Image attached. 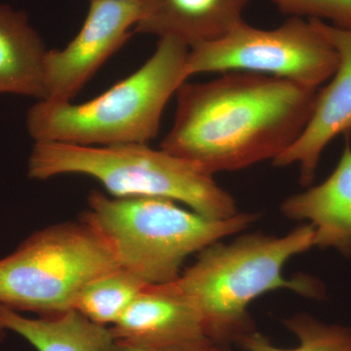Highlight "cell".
Segmentation results:
<instances>
[{
	"instance_id": "cell-1",
	"label": "cell",
	"mask_w": 351,
	"mask_h": 351,
	"mask_svg": "<svg viewBox=\"0 0 351 351\" xmlns=\"http://www.w3.org/2000/svg\"><path fill=\"white\" fill-rule=\"evenodd\" d=\"M317 92L246 71L186 82L176 93L174 122L160 149L212 175L272 161L304 131Z\"/></svg>"
},
{
	"instance_id": "cell-2",
	"label": "cell",
	"mask_w": 351,
	"mask_h": 351,
	"mask_svg": "<svg viewBox=\"0 0 351 351\" xmlns=\"http://www.w3.org/2000/svg\"><path fill=\"white\" fill-rule=\"evenodd\" d=\"M314 248V228L300 226L282 237L248 233L199 252L195 263L169 282L199 314L207 338L217 345H239L256 331L248 307L270 291H292L309 299L325 297L320 280L309 276L286 278V263Z\"/></svg>"
},
{
	"instance_id": "cell-3",
	"label": "cell",
	"mask_w": 351,
	"mask_h": 351,
	"mask_svg": "<svg viewBox=\"0 0 351 351\" xmlns=\"http://www.w3.org/2000/svg\"><path fill=\"white\" fill-rule=\"evenodd\" d=\"M189 47L158 39L151 58L100 96L82 104L39 100L25 117L34 143L84 147L149 144L173 95L188 80Z\"/></svg>"
},
{
	"instance_id": "cell-4",
	"label": "cell",
	"mask_w": 351,
	"mask_h": 351,
	"mask_svg": "<svg viewBox=\"0 0 351 351\" xmlns=\"http://www.w3.org/2000/svg\"><path fill=\"white\" fill-rule=\"evenodd\" d=\"M258 215L214 219L159 197L119 198L94 191L80 221L89 226L122 269L147 285L172 282L184 261L210 245L244 232Z\"/></svg>"
},
{
	"instance_id": "cell-5",
	"label": "cell",
	"mask_w": 351,
	"mask_h": 351,
	"mask_svg": "<svg viewBox=\"0 0 351 351\" xmlns=\"http://www.w3.org/2000/svg\"><path fill=\"white\" fill-rule=\"evenodd\" d=\"M32 180L82 175L100 182L112 197H159L182 203L214 219L239 214L234 198L214 175L147 144L84 147L34 143L27 165Z\"/></svg>"
},
{
	"instance_id": "cell-6",
	"label": "cell",
	"mask_w": 351,
	"mask_h": 351,
	"mask_svg": "<svg viewBox=\"0 0 351 351\" xmlns=\"http://www.w3.org/2000/svg\"><path fill=\"white\" fill-rule=\"evenodd\" d=\"M119 267L82 221L47 226L0 258V304L38 316L71 311L88 283Z\"/></svg>"
},
{
	"instance_id": "cell-7",
	"label": "cell",
	"mask_w": 351,
	"mask_h": 351,
	"mask_svg": "<svg viewBox=\"0 0 351 351\" xmlns=\"http://www.w3.org/2000/svg\"><path fill=\"white\" fill-rule=\"evenodd\" d=\"M338 64V53L311 20L290 17L270 29L243 22L218 40L191 48L186 71L189 77L246 71L318 89L332 77Z\"/></svg>"
},
{
	"instance_id": "cell-8",
	"label": "cell",
	"mask_w": 351,
	"mask_h": 351,
	"mask_svg": "<svg viewBox=\"0 0 351 351\" xmlns=\"http://www.w3.org/2000/svg\"><path fill=\"white\" fill-rule=\"evenodd\" d=\"M138 2L90 0L80 31L63 49L48 50L44 100L73 101L98 69L125 44L140 19Z\"/></svg>"
},
{
	"instance_id": "cell-9",
	"label": "cell",
	"mask_w": 351,
	"mask_h": 351,
	"mask_svg": "<svg viewBox=\"0 0 351 351\" xmlns=\"http://www.w3.org/2000/svg\"><path fill=\"white\" fill-rule=\"evenodd\" d=\"M338 53V68L329 84L317 92L313 113L299 138L272 160L276 167L298 165L300 182L308 188L327 145L339 135L351 133V29L311 20Z\"/></svg>"
},
{
	"instance_id": "cell-10",
	"label": "cell",
	"mask_w": 351,
	"mask_h": 351,
	"mask_svg": "<svg viewBox=\"0 0 351 351\" xmlns=\"http://www.w3.org/2000/svg\"><path fill=\"white\" fill-rule=\"evenodd\" d=\"M110 330L115 341L144 348H181L212 341L195 307L170 283L147 286Z\"/></svg>"
},
{
	"instance_id": "cell-11",
	"label": "cell",
	"mask_w": 351,
	"mask_h": 351,
	"mask_svg": "<svg viewBox=\"0 0 351 351\" xmlns=\"http://www.w3.org/2000/svg\"><path fill=\"white\" fill-rule=\"evenodd\" d=\"M250 0H142L134 32L179 39L191 48L223 38L245 22Z\"/></svg>"
},
{
	"instance_id": "cell-12",
	"label": "cell",
	"mask_w": 351,
	"mask_h": 351,
	"mask_svg": "<svg viewBox=\"0 0 351 351\" xmlns=\"http://www.w3.org/2000/svg\"><path fill=\"white\" fill-rule=\"evenodd\" d=\"M350 135L336 168L325 181L289 196L281 213L314 228V247L351 256V144Z\"/></svg>"
},
{
	"instance_id": "cell-13",
	"label": "cell",
	"mask_w": 351,
	"mask_h": 351,
	"mask_svg": "<svg viewBox=\"0 0 351 351\" xmlns=\"http://www.w3.org/2000/svg\"><path fill=\"white\" fill-rule=\"evenodd\" d=\"M47 52L27 13L0 4V94L44 100Z\"/></svg>"
},
{
	"instance_id": "cell-14",
	"label": "cell",
	"mask_w": 351,
	"mask_h": 351,
	"mask_svg": "<svg viewBox=\"0 0 351 351\" xmlns=\"http://www.w3.org/2000/svg\"><path fill=\"white\" fill-rule=\"evenodd\" d=\"M0 329L22 337L36 351H113L114 346L110 327L73 309L31 318L0 304Z\"/></svg>"
},
{
	"instance_id": "cell-15",
	"label": "cell",
	"mask_w": 351,
	"mask_h": 351,
	"mask_svg": "<svg viewBox=\"0 0 351 351\" xmlns=\"http://www.w3.org/2000/svg\"><path fill=\"white\" fill-rule=\"evenodd\" d=\"M147 286L133 272L119 267L88 283L73 309L96 324L110 327Z\"/></svg>"
},
{
	"instance_id": "cell-16",
	"label": "cell",
	"mask_w": 351,
	"mask_h": 351,
	"mask_svg": "<svg viewBox=\"0 0 351 351\" xmlns=\"http://www.w3.org/2000/svg\"><path fill=\"white\" fill-rule=\"evenodd\" d=\"M299 345L294 348L274 346L258 330L239 343L241 351H351V328L323 322L308 313H297L283 321Z\"/></svg>"
},
{
	"instance_id": "cell-17",
	"label": "cell",
	"mask_w": 351,
	"mask_h": 351,
	"mask_svg": "<svg viewBox=\"0 0 351 351\" xmlns=\"http://www.w3.org/2000/svg\"><path fill=\"white\" fill-rule=\"evenodd\" d=\"M289 18L318 20L351 29V0H269Z\"/></svg>"
},
{
	"instance_id": "cell-18",
	"label": "cell",
	"mask_w": 351,
	"mask_h": 351,
	"mask_svg": "<svg viewBox=\"0 0 351 351\" xmlns=\"http://www.w3.org/2000/svg\"><path fill=\"white\" fill-rule=\"evenodd\" d=\"M113 351H232V350L230 346L217 345L213 341H208L200 345L181 346V348H152L134 346L125 341L114 339Z\"/></svg>"
},
{
	"instance_id": "cell-19",
	"label": "cell",
	"mask_w": 351,
	"mask_h": 351,
	"mask_svg": "<svg viewBox=\"0 0 351 351\" xmlns=\"http://www.w3.org/2000/svg\"><path fill=\"white\" fill-rule=\"evenodd\" d=\"M112 1H120V2H138L140 3L142 0H112Z\"/></svg>"
},
{
	"instance_id": "cell-20",
	"label": "cell",
	"mask_w": 351,
	"mask_h": 351,
	"mask_svg": "<svg viewBox=\"0 0 351 351\" xmlns=\"http://www.w3.org/2000/svg\"><path fill=\"white\" fill-rule=\"evenodd\" d=\"M3 332H4V331H2V330H1V329H0V337H1V336H2V334H3Z\"/></svg>"
}]
</instances>
